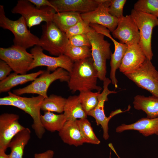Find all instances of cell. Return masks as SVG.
Masks as SVG:
<instances>
[{
  "label": "cell",
  "instance_id": "obj_1",
  "mask_svg": "<svg viewBox=\"0 0 158 158\" xmlns=\"http://www.w3.org/2000/svg\"><path fill=\"white\" fill-rule=\"evenodd\" d=\"M69 74L68 85L73 92L102 89L97 85V73L92 57L74 62Z\"/></svg>",
  "mask_w": 158,
  "mask_h": 158
},
{
  "label": "cell",
  "instance_id": "obj_2",
  "mask_svg": "<svg viewBox=\"0 0 158 158\" xmlns=\"http://www.w3.org/2000/svg\"><path fill=\"white\" fill-rule=\"evenodd\" d=\"M0 26L13 33L14 45L26 49L34 46L40 45V38L28 29L23 17L21 16L15 20L10 19L5 15L4 6L2 5H0Z\"/></svg>",
  "mask_w": 158,
  "mask_h": 158
},
{
  "label": "cell",
  "instance_id": "obj_3",
  "mask_svg": "<svg viewBox=\"0 0 158 158\" xmlns=\"http://www.w3.org/2000/svg\"><path fill=\"white\" fill-rule=\"evenodd\" d=\"M87 35L90 43L92 57L98 78L103 82L107 78V60L111 58L112 54L110 44L104 40V35L92 28Z\"/></svg>",
  "mask_w": 158,
  "mask_h": 158
},
{
  "label": "cell",
  "instance_id": "obj_4",
  "mask_svg": "<svg viewBox=\"0 0 158 158\" xmlns=\"http://www.w3.org/2000/svg\"><path fill=\"white\" fill-rule=\"evenodd\" d=\"M42 27L39 46L51 55L58 56L64 54L68 41L65 33L52 21L46 23Z\"/></svg>",
  "mask_w": 158,
  "mask_h": 158
},
{
  "label": "cell",
  "instance_id": "obj_5",
  "mask_svg": "<svg viewBox=\"0 0 158 158\" xmlns=\"http://www.w3.org/2000/svg\"><path fill=\"white\" fill-rule=\"evenodd\" d=\"M47 70L44 72L29 85L24 87L14 90L13 93L20 96L25 94H35L43 97H48L47 91L50 85L55 80H59L62 82H68L69 73L62 68H59L54 71Z\"/></svg>",
  "mask_w": 158,
  "mask_h": 158
},
{
  "label": "cell",
  "instance_id": "obj_6",
  "mask_svg": "<svg viewBox=\"0 0 158 158\" xmlns=\"http://www.w3.org/2000/svg\"><path fill=\"white\" fill-rule=\"evenodd\" d=\"M8 95L12 99L13 106L16 107L29 115L33 120L32 127L38 138H42L45 130L41 121V107L44 98L41 96L30 97L17 95L11 92Z\"/></svg>",
  "mask_w": 158,
  "mask_h": 158
},
{
  "label": "cell",
  "instance_id": "obj_7",
  "mask_svg": "<svg viewBox=\"0 0 158 158\" xmlns=\"http://www.w3.org/2000/svg\"><path fill=\"white\" fill-rule=\"evenodd\" d=\"M130 15L139 31L138 44L147 59L151 61L153 56L151 45L152 32L153 28L158 26V18L133 9L131 11Z\"/></svg>",
  "mask_w": 158,
  "mask_h": 158
},
{
  "label": "cell",
  "instance_id": "obj_8",
  "mask_svg": "<svg viewBox=\"0 0 158 158\" xmlns=\"http://www.w3.org/2000/svg\"><path fill=\"white\" fill-rule=\"evenodd\" d=\"M11 12L20 14L30 28L39 25L42 22L51 21L54 14L56 13L54 9L49 6L38 8L29 0H18Z\"/></svg>",
  "mask_w": 158,
  "mask_h": 158
},
{
  "label": "cell",
  "instance_id": "obj_9",
  "mask_svg": "<svg viewBox=\"0 0 158 158\" xmlns=\"http://www.w3.org/2000/svg\"><path fill=\"white\" fill-rule=\"evenodd\" d=\"M0 59L8 65L14 72L19 74H26L33 60L31 53L14 45L8 48L0 47Z\"/></svg>",
  "mask_w": 158,
  "mask_h": 158
},
{
  "label": "cell",
  "instance_id": "obj_10",
  "mask_svg": "<svg viewBox=\"0 0 158 158\" xmlns=\"http://www.w3.org/2000/svg\"><path fill=\"white\" fill-rule=\"evenodd\" d=\"M124 74L138 86L158 98V71L151 61L147 59L139 68Z\"/></svg>",
  "mask_w": 158,
  "mask_h": 158
},
{
  "label": "cell",
  "instance_id": "obj_11",
  "mask_svg": "<svg viewBox=\"0 0 158 158\" xmlns=\"http://www.w3.org/2000/svg\"><path fill=\"white\" fill-rule=\"evenodd\" d=\"M43 49L39 46H35L30 51L33 56V60L29 71L39 66H46L47 70L53 72L59 68H62L70 72L74 62L65 54L56 57L48 56L43 52Z\"/></svg>",
  "mask_w": 158,
  "mask_h": 158
},
{
  "label": "cell",
  "instance_id": "obj_12",
  "mask_svg": "<svg viewBox=\"0 0 158 158\" xmlns=\"http://www.w3.org/2000/svg\"><path fill=\"white\" fill-rule=\"evenodd\" d=\"M111 83V80L107 78L103 81V90L98 97V104L95 108L90 111L87 114L95 119L97 125L101 126L103 131V137L105 140L108 139L109 137L108 124L110 119L116 115L124 112L119 109L112 111L108 117L105 115L104 106L105 102L108 100V95L117 92L109 89L108 85Z\"/></svg>",
  "mask_w": 158,
  "mask_h": 158
},
{
  "label": "cell",
  "instance_id": "obj_13",
  "mask_svg": "<svg viewBox=\"0 0 158 158\" xmlns=\"http://www.w3.org/2000/svg\"><path fill=\"white\" fill-rule=\"evenodd\" d=\"M111 0H100L98 7L94 10L81 14L82 19L90 24L100 25L112 32L117 27L118 19L109 12Z\"/></svg>",
  "mask_w": 158,
  "mask_h": 158
},
{
  "label": "cell",
  "instance_id": "obj_14",
  "mask_svg": "<svg viewBox=\"0 0 158 158\" xmlns=\"http://www.w3.org/2000/svg\"><path fill=\"white\" fill-rule=\"evenodd\" d=\"M112 34L120 43L127 46L139 44V31L130 14L123 16L118 19L117 27Z\"/></svg>",
  "mask_w": 158,
  "mask_h": 158
},
{
  "label": "cell",
  "instance_id": "obj_15",
  "mask_svg": "<svg viewBox=\"0 0 158 158\" xmlns=\"http://www.w3.org/2000/svg\"><path fill=\"white\" fill-rule=\"evenodd\" d=\"M19 116L4 113L0 116V149L6 151L13 137L26 128L19 122Z\"/></svg>",
  "mask_w": 158,
  "mask_h": 158
},
{
  "label": "cell",
  "instance_id": "obj_16",
  "mask_svg": "<svg viewBox=\"0 0 158 158\" xmlns=\"http://www.w3.org/2000/svg\"><path fill=\"white\" fill-rule=\"evenodd\" d=\"M93 27L96 31L108 37L114 43V50L111 57L110 77L112 83L116 88H117L118 80L116 78V73L120 66L128 46L117 41L112 37L110 34V31L106 28L97 24L94 25Z\"/></svg>",
  "mask_w": 158,
  "mask_h": 158
},
{
  "label": "cell",
  "instance_id": "obj_17",
  "mask_svg": "<svg viewBox=\"0 0 158 158\" xmlns=\"http://www.w3.org/2000/svg\"><path fill=\"white\" fill-rule=\"evenodd\" d=\"M100 0H49L55 7L57 12L73 11L81 14L95 10Z\"/></svg>",
  "mask_w": 158,
  "mask_h": 158
},
{
  "label": "cell",
  "instance_id": "obj_18",
  "mask_svg": "<svg viewBox=\"0 0 158 158\" xmlns=\"http://www.w3.org/2000/svg\"><path fill=\"white\" fill-rule=\"evenodd\" d=\"M146 57L138 44L128 46L119 68L123 74L136 70L142 64Z\"/></svg>",
  "mask_w": 158,
  "mask_h": 158
},
{
  "label": "cell",
  "instance_id": "obj_19",
  "mask_svg": "<svg viewBox=\"0 0 158 158\" xmlns=\"http://www.w3.org/2000/svg\"><path fill=\"white\" fill-rule=\"evenodd\" d=\"M127 130H138L145 136L154 134L158 135V117L153 118H142L130 124H122L116 128L117 133Z\"/></svg>",
  "mask_w": 158,
  "mask_h": 158
},
{
  "label": "cell",
  "instance_id": "obj_20",
  "mask_svg": "<svg viewBox=\"0 0 158 158\" xmlns=\"http://www.w3.org/2000/svg\"><path fill=\"white\" fill-rule=\"evenodd\" d=\"M59 134L63 141L69 145L77 147L86 143L76 120L67 121Z\"/></svg>",
  "mask_w": 158,
  "mask_h": 158
},
{
  "label": "cell",
  "instance_id": "obj_21",
  "mask_svg": "<svg viewBox=\"0 0 158 158\" xmlns=\"http://www.w3.org/2000/svg\"><path fill=\"white\" fill-rule=\"evenodd\" d=\"M44 71L37 72L25 74H19L14 72L10 74L6 78L0 82V92L9 91L13 87L28 82L33 81Z\"/></svg>",
  "mask_w": 158,
  "mask_h": 158
},
{
  "label": "cell",
  "instance_id": "obj_22",
  "mask_svg": "<svg viewBox=\"0 0 158 158\" xmlns=\"http://www.w3.org/2000/svg\"><path fill=\"white\" fill-rule=\"evenodd\" d=\"M134 108L145 112L149 118L158 117V98L153 96L145 97L138 95L134 98Z\"/></svg>",
  "mask_w": 158,
  "mask_h": 158
},
{
  "label": "cell",
  "instance_id": "obj_23",
  "mask_svg": "<svg viewBox=\"0 0 158 158\" xmlns=\"http://www.w3.org/2000/svg\"><path fill=\"white\" fill-rule=\"evenodd\" d=\"M31 131L25 128L16 135L8 145L11 152L8 158H23L25 146L30 138Z\"/></svg>",
  "mask_w": 158,
  "mask_h": 158
},
{
  "label": "cell",
  "instance_id": "obj_24",
  "mask_svg": "<svg viewBox=\"0 0 158 158\" xmlns=\"http://www.w3.org/2000/svg\"><path fill=\"white\" fill-rule=\"evenodd\" d=\"M67 121H75L78 118H87L78 96H70L66 99L63 114Z\"/></svg>",
  "mask_w": 158,
  "mask_h": 158
},
{
  "label": "cell",
  "instance_id": "obj_25",
  "mask_svg": "<svg viewBox=\"0 0 158 158\" xmlns=\"http://www.w3.org/2000/svg\"><path fill=\"white\" fill-rule=\"evenodd\" d=\"M82 20L81 13L67 11L55 13L53 16L51 21L65 33L68 29Z\"/></svg>",
  "mask_w": 158,
  "mask_h": 158
},
{
  "label": "cell",
  "instance_id": "obj_26",
  "mask_svg": "<svg viewBox=\"0 0 158 158\" xmlns=\"http://www.w3.org/2000/svg\"><path fill=\"white\" fill-rule=\"evenodd\" d=\"M41 121L43 128L51 132H59L67 121L66 118L63 114H55L50 111H44L41 116Z\"/></svg>",
  "mask_w": 158,
  "mask_h": 158
},
{
  "label": "cell",
  "instance_id": "obj_27",
  "mask_svg": "<svg viewBox=\"0 0 158 158\" xmlns=\"http://www.w3.org/2000/svg\"><path fill=\"white\" fill-rule=\"evenodd\" d=\"M66 99L60 96L51 95L44 98L41 105V109L44 111L61 113L63 112Z\"/></svg>",
  "mask_w": 158,
  "mask_h": 158
},
{
  "label": "cell",
  "instance_id": "obj_28",
  "mask_svg": "<svg viewBox=\"0 0 158 158\" xmlns=\"http://www.w3.org/2000/svg\"><path fill=\"white\" fill-rule=\"evenodd\" d=\"M76 122L86 143L95 145L100 143L95 134L91 123L87 118L77 119Z\"/></svg>",
  "mask_w": 158,
  "mask_h": 158
},
{
  "label": "cell",
  "instance_id": "obj_29",
  "mask_svg": "<svg viewBox=\"0 0 158 158\" xmlns=\"http://www.w3.org/2000/svg\"><path fill=\"white\" fill-rule=\"evenodd\" d=\"M100 93V91L93 92L91 91L80 92L78 95L79 99L87 115L97 106L98 102V97Z\"/></svg>",
  "mask_w": 158,
  "mask_h": 158
},
{
  "label": "cell",
  "instance_id": "obj_30",
  "mask_svg": "<svg viewBox=\"0 0 158 158\" xmlns=\"http://www.w3.org/2000/svg\"><path fill=\"white\" fill-rule=\"evenodd\" d=\"M74 62L92 57L90 47L68 45L64 54Z\"/></svg>",
  "mask_w": 158,
  "mask_h": 158
},
{
  "label": "cell",
  "instance_id": "obj_31",
  "mask_svg": "<svg viewBox=\"0 0 158 158\" xmlns=\"http://www.w3.org/2000/svg\"><path fill=\"white\" fill-rule=\"evenodd\" d=\"M133 9L158 18V0H138L134 4Z\"/></svg>",
  "mask_w": 158,
  "mask_h": 158
},
{
  "label": "cell",
  "instance_id": "obj_32",
  "mask_svg": "<svg viewBox=\"0 0 158 158\" xmlns=\"http://www.w3.org/2000/svg\"><path fill=\"white\" fill-rule=\"evenodd\" d=\"M91 28L90 24L82 20L68 29L65 33L69 39L76 35L87 34L90 30Z\"/></svg>",
  "mask_w": 158,
  "mask_h": 158
},
{
  "label": "cell",
  "instance_id": "obj_33",
  "mask_svg": "<svg viewBox=\"0 0 158 158\" xmlns=\"http://www.w3.org/2000/svg\"><path fill=\"white\" fill-rule=\"evenodd\" d=\"M126 0H111L109 12L112 16L119 19L123 16V10Z\"/></svg>",
  "mask_w": 158,
  "mask_h": 158
},
{
  "label": "cell",
  "instance_id": "obj_34",
  "mask_svg": "<svg viewBox=\"0 0 158 158\" xmlns=\"http://www.w3.org/2000/svg\"><path fill=\"white\" fill-rule=\"evenodd\" d=\"M68 45L91 47L90 43L87 34L78 35L70 37L68 39Z\"/></svg>",
  "mask_w": 158,
  "mask_h": 158
},
{
  "label": "cell",
  "instance_id": "obj_35",
  "mask_svg": "<svg viewBox=\"0 0 158 158\" xmlns=\"http://www.w3.org/2000/svg\"><path fill=\"white\" fill-rule=\"evenodd\" d=\"M12 70L10 66L4 61L0 60V80L6 78Z\"/></svg>",
  "mask_w": 158,
  "mask_h": 158
},
{
  "label": "cell",
  "instance_id": "obj_36",
  "mask_svg": "<svg viewBox=\"0 0 158 158\" xmlns=\"http://www.w3.org/2000/svg\"><path fill=\"white\" fill-rule=\"evenodd\" d=\"M31 3L38 8L49 6L54 9L56 12L57 11L55 7L52 4L49 0H29Z\"/></svg>",
  "mask_w": 158,
  "mask_h": 158
},
{
  "label": "cell",
  "instance_id": "obj_37",
  "mask_svg": "<svg viewBox=\"0 0 158 158\" xmlns=\"http://www.w3.org/2000/svg\"><path fill=\"white\" fill-rule=\"evenodd\" d=\"M54 154L53 150H49L41 153H35L34 157L35 158H52Z\"/></svg>",
  "mask_w": 158,
  "mask_h": 158
},
{
  "label": "cell",
  "instance_id": "obj_38",
  "mask_svg": "<svg viewBox=\"0 0 158 158\" xmlns=\"http://www.w3.org/2000/svg\"><path fill=\"white\" fill-rule=\"evenodd\" d=\"M13 102L11 98L8 95L0 98V105L13 106Z\"/></svg>",
  "mask_w": 158,
  "mask_h": 158
},
{
  "label": "cell",
  "instance_id": "obj_39",
  "mask_svg": "<svg viewBox=\"0 0 158 158\" xmlns=\"http://www.w3.org/2000/svg\"><path fill=\"white\" fill-rule=\"evenodd\" d=\"M6 151L0 149V158H8V154H6Z\"/></svg>",
  "mask_w": 158,
  "mask_h": 158
},
{
  "label": "cell",
  "instance_id": "obj_40",
  "mask_svg": "<svg viewBox=\"0 0 158 158\" xmlns=\"http://www.w3.org/2000/svg\"><path fill=\"white\" fill-rule=\"evenodd\" d=\"M109 158H111V153H110V156H109Z\"/></svg>",
  "mask_w": 158,
  "mask_h": 158
},
{
  "label": "cell",
  "instance_id": "obj_41",
  "mask_svg": "<svg viewBox=\"0 0 158 158\" xmlns=\"http://www.w3.org/2000/svg\"><path fill=\"white\" fill-rule=\"evenodd\" d=\"M118 157L119 158H120L118 156Z\"/></svg>",
  "mask_w": 158,
  "mask_h": 158
}]
</instances>
